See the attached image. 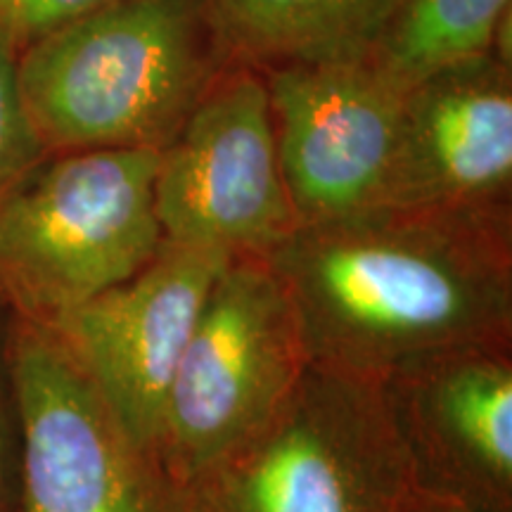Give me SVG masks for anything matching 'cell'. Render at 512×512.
Instances as JSON below:
<instances>
[{"label":"cell","mask_w":512,"mask_h":512,"mask_svg":"<svg viewBox=\"0 0 512 512\" xmlns=\"http://www.w3.org/2000/svg\"><path fill=\"white\" fill-rule=\"evenodd\" d=\"M316 366L382 375L403 358L512 342V209L380 204L299 223L264 254Z\"/></svg>","instance_id":"6da1fadb"},{"label":"cell","mask_w":512,"mask_h":512,"mask_svg":"<svg viewBox=\"0 0 512 512\" xmlns=\"http://www.w3.org/2000/svg\"><path fill=\"white\" fill-rule=\"evenodd\" d=\"M207 0H114L15 57L43 152L162 150L228 67Z\"/></svg>","instance_id":"7a4b0ae2"},{"label":"cell","mask_w":512,"mask_h":512,"mask_svg":"<svg viewBox=\"0 0 512 512\" xmlns=\"http://www.w3.org/2000/svg\"><path fill=\"white\" fill-rule=\"evenodd\" d=\"M408 489L380 375L311 363L271 420L171 486V512H401Z\"/></svg>","instance_id":"3957f363"},{"label":"cell","mask_w":512,"mask_h":512,"mask_svg":"<svg viewBox=\"0 0 512 512\" xmlns=\"http://www.w3.org/2000/svg\"><path fill=\"white\" fill-rule=\"evenodd\" d=\"M159 150L110 147L43 159L0 202V299L50 320L117 287L157 254Z\"/></svg>","instance_id":"277c9868"},{"label":"cell","mask_w":512,"mask_h":512,"mask_svg":"<svg viewBox=\"0 0 512 512\" xmlns=\"http://www.w3.org/2000/svg\"><path fill=\"white\" fill-rule=\"evenodd\" d=\"M311 366L264 256H233L211 287L166 392L155 460L171 486L259 430Z\"/></svg>","instance_id":"5b68a950"},{"label":"cell","mask_w":512,"mask_h":512,"mask_svg":"<svg viewBox=\"0 0 512 512\" xmlns=\"http://www.w3.org/2000/svg\"><path fill=\"white\" fill-rule=\"evenodd\" d=\"M19 460L12 512H171V484L128 437L50 323L12 313Z\"/></svg>","instance_id":"8992f818"},{"label":"cell","mask_w":512,"mask_h":512,"mask_svg":"<svg viewBox=\"0 0 512 512\" xmlns=\"http://www.w3.org/2000/svg\"><path fill=\"white\" fill-rule=\"evenodd\" d=\"M155 211L164 240L230 256H264L297 228L264 74L216 76L159 150Z\"/></svg>","instance_id":"52a82bcc"},{"label":"cell","mask_w":512,"mask_h":512,"mask_svg":"<svg viewBox=\"0 0 512 512\" xmlns=\"http://www.w3.org/2000/svg\"><path fill=\"white\" fill-rule=\"evenodd\" d=\"M380 387L411 489L470 512H512V342L403 358Z\"/></svg>","instance_id":"ba28073f"},{"label":"cell","mask_w":512,"mask_h":512,"mask_svg":"<svg viewBox=\"0 0 512 512\" xmlns=\"http://www.w3.org/2000/svg\"><path fill=\"white\" fill-rule=\"evenodd\" d=\"M261 74L297 226L384 204L406 93L356 55Z\"/></svg>","instance_id":"9c48e42d"},{"label":"cell","mask_w":512,"mask_h":512,"mask_svg":"<svg viewBox=\"0 0 512 512\" xmlns=\"http://www.w3.org/2000/svg\"><path fill=\"white\" fill-rule=\"evenodd\" d=\"M230 259L221 249L162 240L136 275L50 320L119 425L152 458L178 361Z\"/></svg>","instance_id":"30bf717a"},{"label":"cell","mask_w":512,"mask_h":512,"mask_svg":"<svg viewBox=\"0 0 512 512\" xmlns=\"http://www.w3.org/2000/svg\"><path fill=\"white\" fill-rule=\"evenodd\" d=\"M512 195V64L486 53L403 95L384 204L494 209Z\"/></svg>","instance_id":"8fae6325"},{"label":"cell","mask_w":512,"mask_h":512,"mask_svg":"<svg viewBox=\"0 0 512 512\" xmlns=\"http://www.w3.org/2000/svg\"><path fill=\"white\" fill-rule=\"evenodd\" d=\"M384 0H207L230 64L256 72L358 55Z\"/></svg>","instance_id":"7c38bea8"},{"label":"cell","mask_w":512,"mask_h":512,"mask_svg":"<svg viewBox=\"0 0 512 512\" xmlns=\"http://www.w3.org/2000/svg\"><path fill=\"white\" fill-rule=\"evenodd\" d=\"M512 0H384L356 57L399 91L456 62L494 53Z\"/></svg>","instance_id":"4fadbf2b"},{"label":"cell","mask_w":512,"mask_h":512,"mask_svg":"<svg viewBox=\"0 0 512 512\" xmlns=\"http://www.w3.org/2000/svg\"><path fill=\"white\" fill-rule=\"evenodd\" d=\"M15 57L0 41V202L46 157L19 100Z\"/></svg>","instance_id":"5bb4252c"},{"label":"cell","mask_w":512,"mask_h":512,"mask_svg":"<svg viewBox=\"0 0 512 512\" xmlns=\"http://www.w3.org/2000/svg\"><path fill=\"white\" fill-rule=\"evenodd\" d=\"M110 3L114 0H0V41L17 55L50 31Z\"/></svg>","instance_id":"9a60e30c"},{"label":"cell","mask_w":512,"mask_h":512,"mask_svg":"<svg viewBox=\"0 0 512 512\" xmlns=\"http://www.w3.org/2000/svg\"><path fill=\"white\" fill-rule=\"evenodd\" d=\"M12 309L0 299V512H12L17 491L19 430L10 373Z\"/></svg>","instance_id":"2e32d148"},{"label":"cell","mask_w":512,"mask_h":512,"mask_svg":"<svg viewBox=\"0 0 512 512\" xmlns=\"http://www.w3.org/2000/svg\"><path fill=\"white\" fill-rule=\"evenodd\" d=\"M401 512H470L465 508H458V505L437 501V498L422 496L415 489H408L406 498H403Z\"/></svg>","instance_id":"e0dca14e"}]
</instances>
